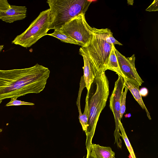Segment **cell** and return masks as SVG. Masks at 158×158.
Returning <instances> with one entry per match:
<instances>
[{"label": "cell", "mask_w": 158, "mask_h": 158, "mask_svg": "<svg viewBox=\"0 0 158 158\" xmlns=\"http://www.w3.org/2000/svg\"><path fill=\"white\" fill-rule=\"evenodd\" d=\"M50 73L48 68L37 63L28 68L0 70V101L39 93L45 88Z\"/></svg>", "instance_id": "6da1fadb"}, {"label": "cell", "mask_w": 158, "mask_h": 158, "mask_svg": "<svg viewBox=\"0 0 158 158\" xmlns=\"http://www.w3.org/2000/svg\"><path fill=\"white\" fill-rule=\"evenodd\" d=\"M89 116L86 146L88 149L93 138L100 113L105 107L109 94V82L105 72L95 74L89 92Z\"/></svg>", "instance_id": "7a4b0ae2"}, {"label": "cell", "mask_w": 158, "mask_h": 158, "mask_svg": "<svg viewBox=\"0 0 158 158\" xmlns=\"http://www.w3.org/2000/svg\"><path fill=\"white\" fill-rule=\"evenodd\" d=\"M88 0H48L51 23L49 30H59L73 18L85 14L92 2Z\"/></svg>", "instance_id": "3957f363"}, {"label": "cell", "mask_w": 158, "mask_h": 158, "mask_svg": "<svg viewBox=\"0 0 158 158\" xmlns=\"http://www.w3.org/2000/svg\"><path fill=\"white\" fill-rule=\"evenodd\" d=\"M106 28L93 27V35L89 44L80 48L79 53L85 55L89 59L95 74L105 72V64L109 55L112 45L105 39Z\"/></svg>", "instance_id": "277c9868"}, {"label": "cell", "mask_w": 158, "mask_h": 158, "mask_svg": "<svg viewBox=\"0 0 158 158\" xmlns=\"http://www.w3.org/2000/svg\"><path fill=\"white\" fill-rule=\"evenodd\" d=\"M51 19L49 9L41 12L26 30L17 35L12 43L24 48H29L40 38L47 35Z\"/></svg>", "instance_id": "5b68a950"}, {"label": "cell", "mask_w": 158, "mask_h": 158, "mask_svg": "<svg viewBox=\"0 0 158 158\" xmlns=\"http://www.w3.org/2000/svg\"><path fill=\"white\" fill-rule=\"evenodd\" d=\"M59 30L82 47L89 44L93 35V27L87 22L85 14H81L73 18Z\"/></svg>", "instance_id": "8992f818"}, {"label": "cell", "mask_w": 158, "mask_h": 158, "mask_svg": "<svg viewBox=\"0 0 158 158\" xmlns=\"http://www.w3.org/2000/svg\"><path fill=\"white\" fill-rule=\"evenodd\" d=\"M118 78L115 82L114 89L110 98V108L112 111L114 118L115 129L114 135L115 142L118 145V140H120V133L119 127V121L121 120L120 110L121 102L123 89L125 87V79L121 76L118 75ZM121 141V140H120ZM118 147L119 144L118 143Z\"/></svg>", "instance_id": "52a82bcc"}, {"label": "cell", "mask_w": 158, "mask_h": 158, "mask_svg": "<svg viewBox=\"0 0 158 158\" xmlns=\"http://www.w3.org/2000/svg\"><path fill=\"white\" fill-rule=\"evenodd\" d=\"M115 52L120 70L125 80L141 86L144 82L138 73L135 66V54L130 57H126L116 48Z\"/></svg>", "instance_id": "ba28073f"}, {"label": "cell", "mask_w": 158, "mask_h": 158, "mask_svg": "<svg viewBox=\"0 0 158 158\" xmlns=\"http://www.w3.org/2000/svg\"><path fill=\"white\" fill-rule=\"evenodd\" d=\"M27 12V8L25 6L10 5L8 9L0 10V19L6 23H13L24 19Z\"/></svg>", "instance_id": "9c48e42d"}, {"label": "cell", "mask_w": 158, "mask_h": 158, "mask_svg": "<svg viewBox=\"0 0 158 158\" xmlns=\"http://www.w3.org/2000/svg\"><path fill=\"white\" fill-rule=\"evenodd\" d=\"M79 54L82 56L83 59L84 65L82 67L84 71L83 76L85 87L88 92L94 81L95 77V73L89 58L82 53H79Z\"/></svg>", "instance_id": "30bf717a"}, {"label": "cell", "mask_w": 158, "mask_h": 158, "mask_svg": "<svg viewBox=\"0 0 158 158\" xmlns=\"http://www.w3.org/2000/svg\"><path fill=\"white\" fill-rule=\"evenodd\" d=\"M115 49L114 45L112 44L110 54L105 64V71L107 70L113 71L124 78L118 64Z\"/></svg>", "instance_id": "8fae6325"}, {"label": "cell", "mask_w": 158, "mask_h": 158, "mask_svg": "<svg viewBox=\"0 0 158 158\" xmlns=\"http://www.w3.org/2000/svg\"><path fill=\"white\" fill-rule=\"evenodd\" d=\"M125 86L127 87L132 94L135 100L137 102L140 106L144 109L147 114V115L149 120L151 119L150 113L146 108L142 98L139 93V86L131 82L125 80Z\"/></svg>", "instance_id": "7c38bea8"}, {"label": "cell", "mask_w": 158, "mask_h": 158, "mask_svg": "<svg viewBox=\"0 0 158 158\" xmlns=\"http://www.w3.org/2000/svg\"><path fill=\"white\" fill-rule=\"evenodd\" d=\"M91 145L97 158H113L115 157V152L110 147L94 143Z\"/></svg>", "instance_id": "4fadbf2b"}, {"label": "cell", "mask_w": 158, "mask_h": 158, "mask_svg": "<svg viewBox=\"0 0 158 158\" xmlns=\"http://www.w3.org/2000/svg\"><path fill=\"white\" fill-rule=\"evenodd\" d=\"M89 92H87L85 99V104L84 111L82 115L79 117V121L82 127V128L85 133H87L88 122L89 116V109L88 106V98Z\"/></svg>", "instance_id": "5bb4252c"}, {"label": "cell", "mask_w": 158, "mask_h": 158, "mask_svg": "<svg viewBox=\"0 0 158 158\" xmlns=\"http://www.w3.org/2000/svg\"><path fill=\"white\" fill-rule=\"evenodd\" d=\"M47 35L56 38L64 42L78 45L76 41L63 33L60 30L55 29L53 33L47 34Z\"/></svg>", "instance_id": "9a60e30c"}, {"label": "cell", "mask_w": 158, "mask_h": 158, "mask_svg": "<svg viewBox=\"0 0 158 158\" xmlns=\"http://www.w3.org/2000/svg\"><path fill=\"white\" fill-rule=\"evenodd\" d=\"M119 131L121 132L120 136L123 139L126 146L130 153L131 158H136L134 150L127 135L126 133L121 120L119 121Z\"/></svg>", "instance_id": "2e32d148"}, {"label": "cell", "mask_w": 158, "mask_h": 158, "mask_svg": "<svg viewBox=\"0 0 158 158\" xmlns=\"http://www.w3.org/2000/svg\"><path fill=\"white\" fill-rule=\"evenodd\" d=\"M105 39L106 41L109 44L112 45L118 44L122 45L123 44L115 39L113 36V33L110 29L106 28Z\"/></svg>", "instance_id": "e0dca14e"}, {"label": "cell", "mask_w": 158, "mask_h": 158, "mask_svg": "<svg viewBox=\"0 0 158 158\" xmlns=\"http://www.w3.org/2000/svg\"><path fill=\"white\" fill-rule=\"evenodd\" d=\"M125 90L123 91L122 96L121 102V108L120 110V117L122 118L126 110V99L127 93L128 90L127 88L125 86Z\"/></svg>", "instance_id": "ac0fdd59"}, {"label": "cell", "mask_w": 158, "mask_h": 158, "mask_svg": "<svg viewBox=\"0 0 158 158\" xmlns=\"http://www.w3.org/2000/svg\"><path fill=\"white\" fill-rule=\"evenodd\" d=\"M22 105H34V104L31 102L22 101L20 100H18L17 99L11 98L10 101L7 103L6 106H9Z\"/></svg>", "instance_id": "d6986e66"}, {"label": "cell", "mask_w": 158, "mask_h": 158, "mask_svg": "<svg viewBox=\"0 0 158 158\" xmlns=\"http://www.w3.org/2000/svg\"><path fill=\"white\" fill-rule=\"evenodd\" d=\"M145 10L150 12L157 11L158 10V0H154Z\"/></svg>", "instance_id": "ffe728a7"}, {"label": "cell", "mask_w": 158, "mask_h": 158, "mask_svg": "<svg viewBox=\"0 0 158 158\" xmlns=\"http://www.w3.org/2000/svg\"><path fill=\"white\" fill-rule=\"evenodd\" d=\"M10 5L7 0H0V10H6L9 8Z\"/></svg>", "instance_id": "44dd1931"}, {"label": "cell", "mask_w": 158, "mask_h": 158, "mask_svg": "<svg viewBox=\"0 0 158 158\" xmlns=\"http://www.w3.org/2000/svg\"><path fill=\"white\" fill-rule=\"evenodd\" d=\"M139 91L141 96H146L148 94V90L147 88L145 87L141 88Z\"/></svg>", "instance_id": "7402d4cb"}, {"label": "cell", "mask_w": 158, "mask_h": 158, "mask_svg": "<svg viewBox=\"0 0 158 158\" xmlns=\"http://www.w3.org/2000/svg\"><path fill=\"white\" fill-rule=\"evenodd\" d=\"M127 3L129 5H132L134 3V1L133 0H127Z\"/></svg>", "instance_id": "603a6c76"}, {"label": "cell", "mask_w": 158, "mask_h": 158, "mask_svg": "<svg viewBox=\"0 0 158 158\" xmlns=\"http://www.w3.org/2000/svg\"><path fill=\"white\" fill-rule=\"evenodd\" d=\"M3 47H4V45H2L0 46V52L2 49Z\"/></svg>", "instance_id": "cb8c5ba5"}, {"label": "cell", "mask_w": 158, "mask_h": 158, "mask_svg": "<svg viewBox=\"0 0 158 158\" xmlns=\"http://www.w3.org/2000/svg\"><path fill=\"white\" fill-rule=\"evenodd\" d=\"M2 130L1 129H0V132H1L2 131Z\"/></svg>", "instance_id": "d4e9b609"}, {"label": "cell", "mask_w": 158, "mask_h": 158, "mask_svg": "<svg viewBox=\"0 0 158 158\" xmlns=\"http://www.w3.org/2000/svg\"><path fill=\"white\" fill-rule=\"evenodd\" d=\"M2 101H0V104L2 102Z\"/></svg>", "instance_id": "484cf974"}, {"label": "cell", "mask_w": 158, "mask_h": 158, "mask_svg": "<svg viewBox=\"0 0 158 158\" xmlns=\"http://www.w3.org/2000/svg\"><path fill=\"white\" fill-rule=\"evenodd\" d=\"M113 158H115V157H114Z\"/></svg>", "instance_id": "4316f807"}]
</instances>
